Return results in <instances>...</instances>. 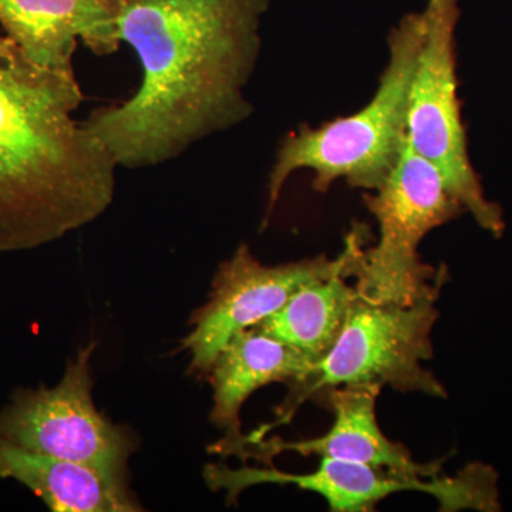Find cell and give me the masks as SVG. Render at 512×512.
Instances as JSON below:
<instances>
[{
  "instance_id": "6da1fadb",
  "label": "cell",
  "mask_w": 512,
  "mask_h": 512,
  "mask_svg": "<svg viewBox=\"0 0 512 512\" xmlns=\"http://www.w3.org/2000/svg\"><path fill=\"white\" fill-rule=\"evenodd\" d=\"M271 0H119L120 42L143 80L130 99L83 121L116 161L137 170L183 156L249 119L247 87Z\"/></svg>"
},
{
  "instance_id": "7a4b0ae2",
  "label": "cell",
  "mask_w": 512,
  "mask_h": 512,
  "mask_svg": "<svg viewBox=\"0 0 512 512\" xmlns=\"http://www.w3.org/2000/svg\"><path fill=\"white\" fill-rule=\"evenodd\" d=\"M73 70L37 66L0 30V252L29 251L99 220L117 164L74 114Z\"/></svg>"
},
{
  "instance_id": "3957f363",
  "label": "cell",
  "mask_w": 512,
  "mask_h": 512,
  "mask_svg": "<svg viewBox=\"0 0 512 512\" xmlns=\"http://www.w3.org/2000/svg\"><path fill=\"white\" fill-rule=\"evenodd\" d=\"M426 32L424 13H410L387 37V62L375 94L350 116L288 134L268 175V224L285 184L299 171L313 175L316 192L343 180L352 188L375 191L399 160L407 141V106L414 70Z\"/></svg>"
},
{
  "instance_id": "277c9868",
  "label": "cell",
  "mask_w": 512,
  "mask_h": 512,
  "mask_svg": "<svg viewBox=\"0 0 512 512\" xmlns=\"http://www.w3.org/2000/svg\"><path fill=\"white\" fill-rule=\"evenodd\" d=\"M443 288L437 286L409 305L370 301L357 293L335 346L308 375L288 384L275 420L245 434L241 443L265 439L276 427L291 423L303 403L336 387L369 384L446 397L443 384L423 365L434 355L431 335Z\"/></svg>"
},
{
  "instance_id": "5b68a950",
  "label": "cell",
  "mask_w": 512,
  "mask_h": 512,
  "mask_svg": "<svg viewBox=\"0 0 512 512\" xmlns=\"http://www.w3.org/2000/svg\"><path fill=\"white\" fill-rule=\"evenodd\" d=\"M363 201L379 237L357 265V293L370 301L409 305L446 285V268L423 262L419 247L431 231L467 211L439 168L406 141L383 183Z\"/></svg>"
},
{
  "instance_id": "8992f818",
  "label": "cell",
  "mask_w": 512,
  "mask_h": 512,
  "mask_svg": "<svg viewBox=\"0 0 512 512\" xmlns=\"http://www.w3.org/2000/svg\"><path fill=\"white\" fill-rule=\"evenodd\" d=\"M426 32L410 86L407 141L436 165L466 211L494 237L503 235V210L485 197L471 163L458 99L456 32L458 0H429Z\"/></svg>"
},
{
  "instance_id": "52a82bcc",
  "label": "cell",
  "mask_w": 512,
  "mask_h": 512,
  "mask_svg": "<svg viewBox=\"0 0 512 512\" xmlns=\"http://www.w3.org/2000/svg\"><path fill=\"white\" fill-rule=\"evenodd\" d=\"M96 346L93 340L77 350L56 386L16 390L0 409V440L127 481L137 440L96 409L92 375Z\"/></svg>"
},
{
  "instance_id": "ba28073f",
  "label": "cell",
  "mask_w": 512,
  "mask_h": 512,
  "mask_svg": "<svg viewBox=\"0 0 512 512\" xmlns=\"http://www.w3.org/2000/svg\"><path fill=\"white\" fill-rule=\"evenodd\" d=\"M367 238V228L355 225L336 258L318 255L282 265L262 264L247 244L239 245L218 268L208 302L191 316V332L181 343L191 372H210L229 340L281 309L301 286L339 272L355 278Z\"/></svg>"
},
{
  "instance_id": "9c48e42d",
  "label": "cell",
  "mask_w": 512,
  "mask_h": 512,
  "mask_svg": "<svg viewBox=\"0 0 512 512\" xmlns=\"http://www.w3.org/2000/svg\"><path fill=\"white\" fill-rule=\"evenodd\" d=\"M204 480L212 491H225L229 504L237 503L239 494L261 484L295 485L325 498L335 512L375 511L376 505L390 495L403 491H420L436 498L441 511L461 508L491 510L495 503L493 474L481 466L461 471L456 477H423L397 473L357 461L322 457L312 473H285L269 467L231 468L208 464Z\"/></svg>"
},
{
  "instance_id": "30bf717a",
  "label": "cell",
  "mask_w": 512,
  "mask_h": 512,
  "mask_svg": "<svg viewBox=\"0 0 512 512\" xmlns=\"http://www.w3.org/2000/svg\"><path fill=\"white\" fill-rule=\"evenodd\" d=\"M380 392L382 387L369 384L328 390L315 400L326 404L333 413V424L328 433L315 439L299 441L265 437L251 443L238 444L228 451L227 456H237L244 463L249 458H254L268 464L279 454L295 453L305 457L320 456L357 461L397 473L423 477L440 476V461L417 463L409 448L384 436L376 416V403Z\"/></svg>"
},
{
  "instance_id": "8fae6325",
  "label": "cell",
  "mask_w": 512,
  "mask_h": 512,
  "mask_svg": "<svg viewBox=\"0 0 512 512\" xmlns=\"http://www.w3.org/2000/svg\"><path fill=\"white\" fill-rule=\"evenodd\" d=\"M119 0H0V30L37 66L73 70L82 40L93 53L120 46Z\"/></svg>"
},
{
  "instance_id": "7c38bea8",
  "label": "cell",
  "mask_w": 512,
  "mask_h": 512,
  "mask_svg": "<svg viewBox=\"0 0 512 512\" xmlns=\"http://www.w3.org/2000/svg\"><path fill=\"white\" fill-rule=\"evenodd\" d=\"M313 363L298 350L255 328L237 333L211 366L210 419L225 437L210 453L218 454L244 437L241 410L256 390L271 383H293L311 372Z\"/></svg>"
},
{
  "instance_id": "4fadbf2b",
  "label": "cell",
  "mask_w": 512,
  "mask_h": 512,
  "mask_svg": "<svg viewBox=\"0 0 512 512\" xmlns=\"http://www.w3.org/2000/svg\"><path fill=\"white\" fill-rule=\"evenodd\" d=\"M0 478L28 487L53 512H134L143 508L127 481L96 468L0 440Z\"/></svg>"
},
{
  "instance_id": "5bb4252c",
  "label": "cell",
  "mask_w": 512,
  "mask_h": 512,
  "mask_svg": "<svg viewBox=\"0 0 512 512\" xmlns=\"http://www.w3.org/2000/svg\"><path fill=\"white\" fill-rule=\"evenodd\" d=\"M349 278V272H339L301 286L281 309L254 328L298 350L315 366L335 346L356 299Z\"/></svg>"
}]
</instances>
